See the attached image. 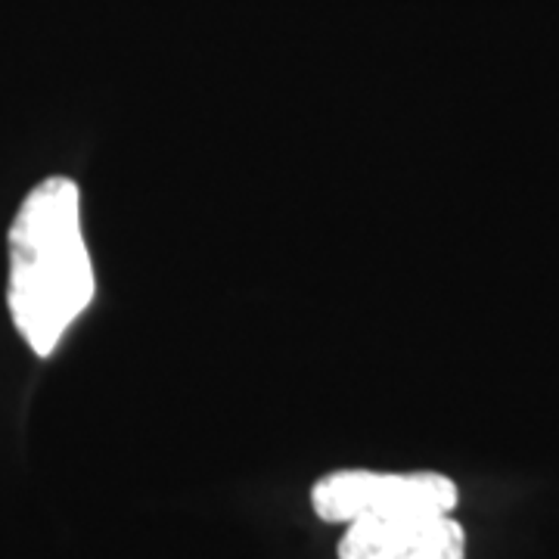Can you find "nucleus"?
<instances>
[{"instance_id": "obj_1", "label": "nucleus", "mask_w": 559, "mask_h": 559, "mask_svg": "<svg viewBox=\"0 0 559 559\" xmlns=\"http://www.w3.org/2000/svg\"><path fill=\"white\" fill-rule=\"evenodd\" d=\"M94 264L81 234V193L72 178L28 190L10 227L7 305L25 345L50 358L94 301Z\"/></svg>"}, {"instance_id": "obj_2", "label": "nucleus", "mask_w": 559, "mask_h": 559, "mask_svg": "<svg viewBox=\"0 0 559 559\" xmlns=\"http://www.w3.org/2000/svg\"><path fill=\"white\" fill-rule=\"evenodd\" d=\"M460 491L441 473H373L336 469L314 481L311 507L323 522H358L404 513H451Z\"/></svg>"}, {"instance_id": "obj_3", "label": "nucleus", "mask_w": 559, "mask_h": 559, "mask_svg": "<svg viewBox=\"0 0 559 559\" xmlns=\"http://www.w3.org/2000/svg\"><path fill=\"white\" fill-rule=\"evenodd\" d=\"M340 559H466V535L451 513H404L348 522Z\"/></svg>"}]
</instances>
